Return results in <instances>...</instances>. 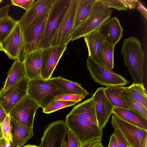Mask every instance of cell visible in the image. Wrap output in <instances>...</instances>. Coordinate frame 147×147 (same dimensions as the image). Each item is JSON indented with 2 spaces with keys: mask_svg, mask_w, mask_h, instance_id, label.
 I'll return each instance as SVG.
<instances>
[{
  "mask_svg": "<svg viewBox=\"0 0 147 147\" xmlns=\"http://www.w3.org/2000/svg\"><path fill=\"white\" fill-rule=\"evenodd\" d=\"M0 141H1V140H0Z\"/></svg>",
  "mask_w": 147,
  "mask_h": 147,
  "instance_id": "816d5d0a",
  "label": "cell"
},
{
  "mask_svg": "<svg viewBox=\"0 0 147 147\" xmlns=\"http://www.w3.org/2000/svg\"><path fill=\"white\" fill-rule=\"evenodd\" d=\"M113 11L111 8L98 0L94 5L87 19L73 31L71 36V41H74L98 29L100 26L111 16Z\"/></svg>",
  "mask_w": 147,
  "mask_h": 147,
  "instance_id": "7a4b0ae2",
  "label": "cell"
},
{
  "mask_svg": "<svg viewBox=\"0 0 147 147\" xmlns=\"http://www.w3.org/2000/svg\"><path fill=\"white\" fill-rule=\"evenodd\" d=\"M3 138L1 124H0V140H1Z\"/></svg>",
  "mask_w": 147,
  "mask_h": 147,
  "instance_id": "f6af8a7d",
  "label": "cell"
},
{
  "mask_svg": "<svg viewBox=\"0 0 147 147\" xmlns=\"http://www.w3.org/2000/svg\"><path fill=\"white\" fill-rule=\"evenodd\" d=\"M48 14H44L36 19L23 32L25 45L23 58L25 53L39 49Z\"/></svg>",
  "mask_w": 147,
  "mask_h": 147,
  "instance_id": "7c38bea8",
  "label": "cell"
},
{
  "mask_svg": "<svg viewBox=\"0 0 147 147\" xmlns=\"http://www.w3.org/2000/svg\"><path fill=\"white\" fill-rule=\"evenodd\" d=\"M70 0H56L48 14L39 49L50 46L51 38L66 12Z\"/></svg>",
  "mask_w": 147,
  "mask_h": 147,
  "instance_id": "5b68a950",
  "label": "cell"
},
{
  "mask_svg": "<svg viewBox=\"0 0 147 147\" xmlns=\"http://www.w3.org/2000/svg\"><path fill=\"white\" fill-rule=\"evenodd\" d=\"M47 81L59 89L62 94H72L86 97L90 94L81 84L60 76L50 78Z\"/></svg>",
  "mask_w": 147,
  "mask_h": 147,
  "instance_id": "d6986e66",
  "label": "cell"
},
{
  "mask_svg": "<svg viewBox=\"0 0 147 147\" xmlns=\"http://www.w3.org/2000/svg\"><path fill=\"white\" fill-rule=\"evenodd\" d=\"M10 117L13 142L22 147L34 135L33 128L26 126Z\"/></svg>",
  "mask_w": 147,
  "mask_h": 147,
  "instance_id": "44dd1931",
  "label": "cell"
},
{
  "mask_svg": "<svg viewBox=\"0 0 147 147\" xmlns=\"http://www.w3.org/2000/svg\"><path fill=\"white\" fill-rule=\"evenodd\" d=\"M2 1V0H0V3H1V2Z\"/></svg>",
  "mask_w": 147,
  "mask_h": 147,
  "instance_id": "681fc988",
  "label": "cell"
},
{
  "mask_svg": "<svg viewBox=\"0 0 147 147\" xmlns=\"http://www.w3.org/2000/svg\"><path fill=\"white\" fill-rule=\"evenodd\" d=\"M23 147H40L39 146H37L34 145H27L24 146Z\"/></svg>",
  "mask_w": 147,
  "mask_h": 147,
  "instance_id": "7dc6e473",
  "label": "cell"
},
{
  "mask_svg": "<svg viewBox=\"0 0 147 147\" xmlns=\"http://www.w3.org/2000/svg\"><path fill=\"white\" fill-rule=\"evenodd\" d=\"M113 134L116 138L118 147H129L127 142L119 130L114 128Z\"/></svg>",
  "mask_w": 147,
  "mask_h": 147,
  "instance_id": "8d00e7d4",
  "label": "cell"
},
{
  "mask_svg": "<svg viewBox=\"0 0 147 147\" xmlns=\"http://www.w3.org/2000/svg\"><path fill=\"white\" fill-rule=\"evenodd\" d=\"M94 147H104L102 143L101 142L99 143Z\"/></svg>",
  "mask_w": 147,
  "mask_h": 147,
  "instance_id": "c3c4849f",
  "label": "cell"
},
{
  "mask_svg": "<svg viewBox=\"0 0 147 147\" xmlns=\"http://www.w3.org/2000/svg\"><path fill=\"white\" fill-rule=\"evenodd\" d=\"M87 68L94 82L106 86H125L129 82L121 75L115 73L98 64L91 57L87 59Z\"/></svg>",
  "mask_w": 147,
  "mask_h": 147,
  "instance_id": "ba28073f",
  "label": "cell"
},
{
  "mask_svg": "<svg viewBox=\"0 0 147 147\" xmlns=\"http://www.w3.org/2000/svg\"><path fill=\"white\" fill-rule=\"evenodd\" d=\"M121 97L129 109L140 114L147 119V109L136 100L132 96L129 86L122 92Z\"/></svg>",
  "mask_w": 147,
  "mask_h": 147,
  "instance_id": "83f0119b",
  "label": "cell"
},
{
  "mask_svg": "<svg viewBox=\"0 0 147 147\" xmlns=\"http://www.w3.org/2000/svg\"><path fill=\"white\" fill-rule=\"evenodd\" d=\"M18 22L8 15L0 20V44L11 33Z\"/></svg>",
  "mask_w": 147,
  "mask_h": 147,
  "instance_id": "f1b7e54d",
  "label": "cell"
},
{
  "mask_svg": "<svg viewBox=\"0 0 147 147\" xmlns=\"http://www.w3.org/2000/svg\"><path fill=\"white\" fill-rule=\"evenodd\" d=\"M2 51V50H1V49L0 48V51Z\"/></svg>",
  "mask_w": 147,
  "mask_h": 147,
  "instance_id": "f907efd6",
  "label": "cell"
},
{
  "mask_svg": "<svg viewBox=\"0 0 147 147\" xmlns=\"http://www.w3.org/2000/svg\"><path fill=\"white\" fill-rule=\"evenodd\" d=\"M27 94L43 109L62 93L47 80L41 78L29 80Z\"/></svg>",
  "mask_w": 147,
  "mask_h": 147,
  "instance_id": "3957f363",
  "label": "cell"
},
{
  "mask_svg": "<svg viewBox=\"0 0 147 147\" xmlns=\"http://www.w3.org/2000/svg\"><path fill=\"white\" fill-rule=\"evenodd\" d=\"M121 52L133 83H143L145 56L139 40L134 36L125 39Z\"/></svg>",
  "mask_w": 147,
  "mask_h": 147,
  "instance_id": "6da1fadb",
  "label": "cell"
},
{
  "mask_svg": "<svg viewBox=\"0 0 147 147\" xmlns=\"http://www.w3.org/2000/svg\"><path fill=\"white\" fill-rule=\"evenodd\" d=\"M114 48L106 41L102 44L98 55L97 63L110 71L114 67Z\"/></svg>",
  "mask_w": 147,
  "mask_h": 147,
  "instance_id": "484cf974",
  "label": "cell"
},
{
  "mask_svg": "<svg viewBox=\"0 0 147 147\" xmlns=\"http://www.w3.org/2000/svg\"><path fill=\"white\" fill-rule=\"evenodd\" d=\"M112 114V127L119 130L129 147H147V130L128 123Z\"/></svg>",
  "mask_w": 147,
  "mask_h": 147,
  "instance_id": "8992f818",
  "label": "cell"
},
{
  "mask_svg": "<svg viewBox=\"0 0 147 147\" xmlns=\"http://www.w3.org/2000/svg\"><path fill=\"white\" fill-rule=\"evenodd\" d=\"M42 49L28 52L24 55L22 62L26 76L29 80L41 78Z\"/></svg>",
  "mask_w": 147,
  "mask_h": 147,
  "instance_id": "ac0fdd59",
  "label": "cell"
},
{
  "mask_svg": "<svg viewBox=\"0 0 147 147\" xmlns=\"http://www.w3.org/2000/svg\"><path fill=\"white\" fill-rule=\"evenodd\" d=\"M85 96L72 94H62L56 96L54 99V101L63 100L73 101L77 102L81 101L84 98Z\"/></svg>",
  "mask_w": 147,
  "mask_h": 147,
  "instance_id": "836d02e7",
  "label": "cell"
},
{
  "mask_svg": "<svg viewBox=\"0 0 147 147\" xmlns=\"http://www.w3.org/2000/svg\"><path fill=\"white\" fill-rule=\"evenodd\" d=\"M138 1V0H122L127 8H129L130 9L136 8Z\"/></svg>",
  "mask_w": 147,
  "mask_h": 147,
  "instance_id": "ab89813d",
  "label": "cell"
},
{
  "mask_svg": "<svg viewBox=\"0 0 147 147\" xmlns=\"http://www.w3.org/2000/svg\"><path fill=\"white\" fill-rule=\"evenodd\" d=\"M26 77L24 66L23 62L15 60L8 72L3 87L1 89L5 91Z\"/></svg>",
  "mask_w": 147,
  "mask_h": 147,
  "instance_id": "d4e9b609",
  "label": "cell"
},
{
  "mask_svg": "<svg viewBox=\"0 0 147 147\" xmlns=\"http://www.w3.org/2000/svg\"><path fill=\"white\" fill-rule=\"evenodd\" d=\"M107 147H118L116 138L113 133L111 135Z\"/></svg>",
  "mask_w": 147,
  "mask_h": 147,
  "instance_id": "b9f144b4",
  "label": "cell"
},
{
  "mask_svg": "<svg viewBox=\"0 0 147 147\" xmlns=\"http://www.w3.org/2000/svg\"><path fill=\"white\" fill-rule=\"evenodd\" d=\"M68 129L65 121H55L45 130L40 140V147H61Z\"/></svg>",
  "mask_w": 147,
  "mask_h": 147,
  "instance_id": "5bb4252c",
  "label": "cell"
},
{
  "mask_svg": "<svg viewBox=\"0 0 147 147\" xmlns=\"http://www.w3.org/2000/svg\"><path fill=\"white\" fill-rule=\"evenodd\" d=\"M67 135L68 139L66 147H80L81 143L76 137L70 131L68 130Z\"/></svg>",
  "mask_w": 147,
  "mask_h": 147,
  "instance_id": "d590c367",
  "label": "cell"
},
{
  "mask_svg": "<svg viewBox=\"0 0 147 147\" xmlns=\"http://www.w3.org/2000/svg\"><path fill=\"white\" fill-rule=\"evenodd\" d=\"M67 44L49 46L42 49L41 78L45 80L51 78L59 60L66 49Z\"/></svg>",
  "mask_w": 147,
  "mask_h": 147,
  "instance_id": "4fadbf2b",
  "label": "cell"
},
{
  "mask_svg": "<svg viewBox=\"0 0 147 147\" xmlns=\"http://www.w3.org/2000/svg\"><path fill=\"white\" fill-rule=\"evenodd\" d=\"M77 0H71L67 10L52 36L50 46L68 44L71 41Z\"/></svg>",
  "mask_w": 147,
  "mask_h": 147,
  "instance_id": "52a82bcc",
  "label": "cell"
},
{
  "mask_svg": "<svg viewBox=\"0 0 147 147\" xmlns=\"http://www.w3.org/2000/svg\"><path fill=\"white\" fill-rule=\"evenodd\" d=\"M98 30L106 38L107 42L114 47L123 37V29L116 17L108 19Z\"/></svg>",
  "mask_w": 147,
  "mask_h": 147,
  "instance_id": "e0dca14e",
  "label": "cell"
},
{
  "mask_svg": "<svg viewBox=\"0 0 147 147\" xmlns=\"http://www.w3.org/2000/svg\"><path fill=\"white\" fill-rule=\"evenodd\" d=\"M34 0H11V4L22 7L26 11L30 8L34 2Z\"/></svg>",
  "mask_w": 147,
  "mask_h": 147,
  "instance_id": "e575fe53",
  "label": "cell"
},
{
  "mask_svg": "<svg viewBox=\"0 0 147 147\" xmlns=\"http://www.w3.org/2000/svg\"><path fill=\"white\" fill-rule=\"evenodd\" d=\"M39 107L27 94L12 109L9 115L22 124L33 128L35 115Z\"/></svg>",
  "mask_w": 147,
  "mask_h": 147,
  "instance_id": "30bf717a",
  "label": "cell"
},
{
  "mask_svg": "<svg viewBox=\"0 0 147 147\" xmlns=\"http://www.w3.org/2000/svg\"><path fill=\"white\" fill-rule=\"evenodd\" d=\"M29 80L25 77L6 90H0V103L7 115L27 94Z\"/></svg>",
  "mask_w": 147,
  "mask_h": 147,
  "instance_id": "8fae6325",
  "label": "cell"
},
{
  "mask_svg": "<svg viewBox=\"0 0 147 147\" xmlns=\"http://www.w3.org/2000/svg\"><path fill=\"white\" fill-rule=\"evenodd\" d=\"M102 138H96L81 144L80 147H94L101 142Z\"/></svg>",
  "mask_w": 147,
  "mask_h": 147,
  "instance_id": "74e56055",
  "label": "cell"
},
{
  "mask_svg": "<svg viewBox=\"0 0 147 147\" xmlns=\"http://www.w3.org/2000/svg\"><path fill=\"white\" fill-rule=\"evenodd\" d=\"M56 0H38L34 2L18 20L23 32L36 19L44 14H48Z\"/></svg>",
  "mask_w": 147,
  "mask_h": 147,
  "instance_id": "2e32d148",
  "label": "cell"
},
{
  "mask_svg": "<svg viewBox=\"0 0 147 147\" xmlns=\"http://www.w3.org/2000/svg\"><path fill=\"white\" fill-rule=\"evenodd\" d=\"M123 85H111L104 88V92L107 98L115 107L129 109L121 97L122 92L126 88Z\"/></svg>",
  "mask_w": 147,
  "mask_h": 147,
  "instance_id": "4316f807",
  "label": "cell"
},
{
  "mask_svg": "<svg viewBox=\"0 0 147 147\" xmlns=\"http://www.w3.org/2000/svg\"><path fill=\"white\" fill-rule=\"evenodd\" d=\"M65 122L68 130L76 137L81 144L102 137V129L85 120L69 114Z\"/></svg>",
  "mask_w": 147,
  "mask_h": 147,
  "instance_id": "277c9868",
  "label": "cell"
},
{
  "mask_svg": "<svg viewBox=\"0 0 147 147\" xmlns=\"http://www.w3.org/2000/svg\"><path fill=\"white\" fill-rule=\"evenodd\" d=\"M67 141L66 140V139L64 140L63 143L61 147H66Z\"/></svg>",
  "mask_w": 147,
  "mask_h": 147,
  "instance_id": "bcb514c9",
  "label": "cell"
},
{
  "mask_svg": "<svg viewBox=\"0 0 147 147\" xmlns=\"http://www.w3.org/2000/svg\"><path fill=\"white\" fill-rule=\"evenodd\" d=\"M113 113L128 123L147 130V119L133 111L114 107Z\"/></svg>",
  "mask_w": 147,
  "mask_h": 147,
  "instance_id": "7402d4cb",
  "label": "cell"
},
{
  "mask_svg": "<svg viewBox=\"0 0 147 147\" xmlns=\"http://www.w3.org/2000/svg\"><path fill=\"white\" fill-rule=\"evenodd\" d=\"M134 98L147 109V94L144 83H133L129 86Z\"/></svg>",
  "mask_w": 147,
  "mask_h": 147,
  "instance_id": "f546056e",
  "label": "cell"
},
{
  "mask_svg": "<svg viewBox=\"0 0 147 147\" xmlns=\"http://www.w3.org/2000/svg\"><path fill=\"white\" fill-rule=\"evenodd\" d=\"M88 52V57L97 63L98 54L102 44L106 38L99 32L98 29L86 35L84 37Z\"/></svg>",
  "mask_w": 147,
  "mask_h": 147,
  "instance_id": "603a6c76",
  "label": "cell"
},
{
  "mask_svg": "<svg viewBox=\"0 0 147 147\" xmlns=\"http://www.w3.org/2000/svg\"><path fill=\"white\" fill-rule=\"evenodd\" d=\"M105 88H98L92 95L98 126L101 129L105 127L113 114L114 108L106 96Z\"/></svg>",
  "mask_w": 147,
  "mask_h": 147,
  "instance_id": "9a60e30c",
  "label": "cell"
},
{
  "mask_svg": "<svg viewBox=\"0 0 147 147\" xmlns=\"http://www.w3.org/2000/svg\"><path fill=\"white\" fill-rule=\"evenodd\" d=\"M7 115L6 111L0 103V124L4 121Z\"/></svg>",
  "mask_w": 147,
  "mask_h": 147,
  "instance_id": "7bdbcfd3",
  "label": "cell"
},
{
  "mask_svg": "<svg viewBox=\"0 0 147 147\" xmlns=\"http://www.w3.org/2000/svg\"><path fill=\"white\" fill-rule=\"evenodd\" d=\"M96 1V0H77L72 32L87 19Z\"/></svg>",
  "mask_w": 147,
  "mask_h": 147,
  "instance_id": "cb8c5ba5",
  "label": "cell"
},
{
  "mask_svg": "<svg viewBox=\"0 0 147 147\" xmlns=\"http://www.w3.org/2000/svg\"><path fill=\"white\" fill-rule=\"evenodd\" d=\"M10 8L9 5H6L0 8V20L8 15Z\"/></svg>",
  "mask_w": 147,
  "mask_h": 147,
  "instance_id": "60d3db41",
  "label": "cell"
},
{
  "mask_svg": "<svg viewBox=\"0 0 147 147\" xmlns=\"http://www.w3.org/2000/svg\"><path fill=\"white\" fill-rule=\"evenodd\" d=\"M136 8L140 12L147 20V9L144 6L142 3L139 0H138V1Z\"/></svg>",
  "mask_w": 147,
  "mask_h": 147,
  "instance_id": "f35d334b",
  "label": "cell"
},
{
  "mask_svg": "<svg viewBox=\"0 0 147 147\" xmlns=\"http://www.w3.org/2000/svg\"><path fill=\"white\" fill-rule=\"evenodd\" d=\"M108 8H114L119 11L126 10L127 9L122 0H98Z\"/></svg>",
  "mask_w": 147,
  "mask_h": 147,
  "instance_id": "d6a6232c",
  "label": "cell"
},
{
  "mask_svg": "<svg viewBox=\"0 0 147 147\" xmlns=\"http://www.w3.org/2000/svg\"><path fill=\"white\" fill-rule=\"evenodd\" d=\"M3 133V138L8 145L13 142L11 135L12 126L10 117L8 115L1 124Z\"/></svg>",
  "mask_w": 147,
  "mask_h": 147,
  "instance_id": "1f68e13d",
  "label": "cell"
},
{
  "mask_svg": "<svg viewBox=\"0 0 147 147\" xmlns=\"http://www.w3.org/2000/svg\"><path fill=\"white\" fill-rule=\"evenodd\" d=\"M0 147H18L13 142L10 145H8L3 138L0 141Z\"/></svg>",
  "mask_w": 147,
  "mask_h": 147,
  "instance_id": "ee69618b",
  "label": "cell"
},
{
  "mask_svg": "<svg viewBox=\"0 0 147 147\" xmlns=\"http://www.w3.org/2000/svg\"><path fill=\"white\" fill-rule=\"evenodd\" d=\"M25 42L19 22L5 40L0 44L2 51L10 59L22 62Z\"/></svg>",
  "mask_w": 147,
  "mask_h": 147,
  "instance_id": "9c48e42d",
  "label": "cell"
},
{
  "mask_svg": "<svg viewBox=\"0 0 147 147\" xmlns=\"http://www.w3.org/2000/svg\"><path fill=\"white\" fill-rule=\"evenodd\" d=\"M69 114L98 125L92 97L75 106Z\"/></svg>",
  "mask_w": 147,
  "mask_h": 147,
  "instance_id": "ffe728a7",
  "label": "cell"
},
{
  "mask_svg": "<svg viewBox=\"0 0 147 147\" xmlns=\"http://www.w3.org/2000/svg\"><path fill=\"white\" fill-rule=\"evenodd\" d=\"M76 102L73 101L59 100L54 101L43 109L44 113L49 114L63 108L76 104Z\"/></svg>",
  "mask_w": 147,
  "mask_h": 147,
  "instance_id": "4dcf8cb0",
  "label": "cell"
}]
</instances>
